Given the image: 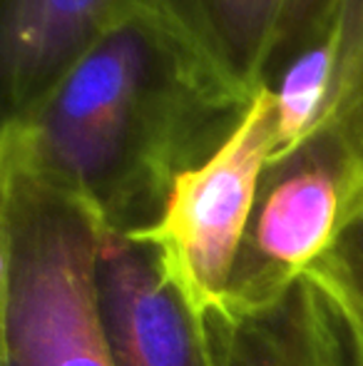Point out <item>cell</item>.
<instances>
[{
	"label": "cell",
	"mask_w": 363,
	"mask_h": 366,
	"mask_svg": "<svg viewBox=\"0 0 363 366\" xmlns=\"http://www.w3.org/2000/svg\"><path fill=\"white\" fill-rule=\"evenodd\" d=\"M247 105L152 0H135L33 107L5 120L3 154L88 197L112 229L135 232Z\"/></svg>",
	"instance_id": "1"
},
{
	"label": "cell",
	"mask_w": 363,
	"mask_h": 366,
	"mask_svg": "<svg viewBox=\"0 0 363 366\" xmlns=\"http://www.w3.org/2000/svg\"><path fill=\"white\" fill-rule=\"evenodd\" d=\"M0 192V366H112L97 312L105 214L10 154Z\"/></svg>",
	"instance_id": "2"
},
{
	"label": "cell",
	"mask_w": 363,
	"mask_h": 366,
	"mask_svg": "<svg viewBox=\"0 0 363 366\" xmlns=\"http://www.w3.org/2000/svg\"><path fill=\"white\" fill-rule=\"evenodd\" d=\"M274 149L276 95L262 82L222 145L172 179L160 217L145 229L125 232L152 247L199 324L224 307Z\"/></svg>",
	"instance_id": "3"
},
{
	"label": "cell",
	"mask_w": 363,
	"mask_h": 366,
	"mask_svg": "<svg viewBox=\"0 0 363 366\" xmlns=\"http://www.w3.org/2000/svg\"><path fill=\"white\" fill-rule=\"evenodd\" d=\"M349 202V154L334 132L319 127L264 172L222 309L254 312L279 302L331 252Z\"/></svg>",
	"instance_id": "4"
},
{
	"label": "cell",
	"mask_w": 363,
	"mask_h": 366,
	"mask_svg": "<svg viewBox=\"0 0 363 366\" xmlns=\"http://www.w3.org/2000/svg\"><path fill=\"white\" fill-rule=\"evenodd\" d=\"M97 312L112 366H209L202 324L152 247L112 227L97 259Z\"/></svg>",
	"instance_id": "5"
},
{
	"label": "cell",
	"mask_w": 363,
	"mask_h": 366,
	"mask_svg": "<svg viewBox=\"0 0 363 366\" xmlns=\"http://www.w3.org/2000/svg\"><path fill=\"white\" fill-rule=\"evenodd\" d=\"M135 0H5V120L33 107Z\"/></svg>",
	"instance_id": "6"
},
{
	"label": "cell",
	"mask_w": 363,
	"mask_h": 366,
	"mask_svg": "<svg viewBox=\"0 0 363 366\" xmlns=\"http://www.w3.org/2000/svg\"><path fill=\"white\" fill-rule=\"evenodd\" d=\"M234 95L252 100L272 65L291 0H152Z\"/></svg>",
	"instance_id": "7"
},
{
	"label": "cell",
	"mask_w": 363,
	"mask_h": 366,
	"mask_svg": "<svg viewBox=\"0 0 363 366\" xmlns=\"http://www.w3.org/2000/svg\"><path fill=\"white\" fill-rule=\"evenodd\" d=\"M202 329L209 366H311L301 280L269 307L207 314Z\"/></svg>",
	"instance_id": "8"
},
{
	"label": "cell",
	"mask_w": 363,
	"mask_h": 366,
	"mask_svg": "<svg viewBox=\"0 0 363 366\" xmlns=\"http://www.w3.org/2000/svg\"><path fill=\"white\" fill-rule=\"evenodd\" d=\"M339 30L336 20L329 28L291 55L281 73L276 95V149L269 164L289 157L321 127L334 87Z\"/></svg>",
	"instance_id": "9"
},
{
	"label": "cell",
	"mask_w": 363,
	"mask_h": 366,
	"mask_svg": "<svg viewBox=\"0 0 363 366\" xmlns=\"http://www.w3.org/2000/svg\"><path fill=\"white\" fill-rule=\"evenodd\" d=\"M334 20L339 30V58L321 127L334 132L349 154V222L363 209V0H341Z\"/></svg>",
	"instance_id": "10"
},
{
	"label": "cell",
	"mask_w": 363,
	"mask_h": 366,
	"mask_svg": "<svg viewBox=\"0 0 363 366\" xmlns=\"http://www.w3.org/2000/svg\"><path fill=\"white\" fill-rule=\"evenodd\" d=\"M301 285L311 366H363V297L321 259L301 274Z\"/></svg>",
	"instance_id": "11"
},
{
	"label": "cell",
	"mask_w": 363,
	"mask_h": 366,
	"mask_svg": "<svg viewBox=\"0 0 363 366\" xmlns=\"http://www.w3.org/2000/svg\"><path fill=\"white\" fill-rule=\"evenodd\" d=\"M341 0H291L289 13L281 25L279 43H276L272 65L276 60H284L296 55L306 43L319 38L329 23L334 20Z\"/></svg>",
	"instance_id": "12"
},
{
	"label": "cell",
	"mask_w": 363,
	"mask_h": 366,
	"mask_svg": "<svg viewBox=\"0 0 363 366\" xmlns=\"http://www.w3.org/2000/svg\"><path fill=\"white\" fill-rule=\"evenodd\" d=\"M321 262L363 297V209L341 227L339 239Z\"/></svg>",
	"instance_id": "13"
}]
</instances>
